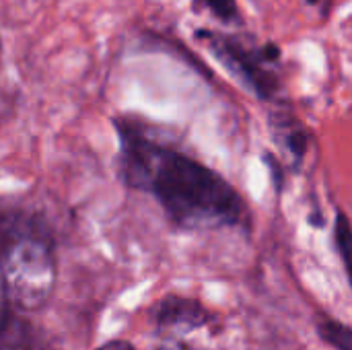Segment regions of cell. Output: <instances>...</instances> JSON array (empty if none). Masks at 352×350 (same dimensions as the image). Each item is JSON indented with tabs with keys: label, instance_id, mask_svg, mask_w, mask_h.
Wrapping results in <instances>:
<instances>
[{
	"label": "cell",
	"instance_id": "cell-2",
	"mask_svg": "<svg viewBox=\"0 0 352 350\" xmlns=\"http://www.w3.org/2000/svg\"><path fill=\"white\" fill-rule=\"evenodd\" d=\"M56 254L47 229L33 217L2 219V299L19 314L43 309L56 287Z\"/></svg>",
	"mask_w": 352,
	"mask_h": 350
},
{
	"label": "cell",
	"instance_id": "cell-3",
	"mask_svg": "<svg viewBox=\"0 0 352 350\" xmlns=\"http://www.w3.org/2000/svg\"><path fill=\"white\" fill-rule=\"evenodd\" d=\"M208 45L212 54L256 95L272 97L278 91V76L272 64L278 60V50L274 45L256 47L243 39L227 35H208Z\"/></svg>",
	"mask_w": 352,
	"mask_h": 350
},
{
	"label": "cell",
	"instance_id": "cell-5",
	"mask_svg": "<svg viewBox=\"0 0 352 350\" xmlns=\"http://www.w3.org/2000/svg\"><path fill=\"white\" fill-rule=\"evenodd\" d=\"M270 128H272V138L278 144V149L291 159L293 165H301V161L305 159L307 151H309V132L301 126L299 120L278 113L270 120Z\"/></svg>",
	"mask_w": 352,
	"mask_h": 350
},
{
	"label": "cell",
	"instance_id": "cell-10",
	"mask_svg": "<svg viewBox=\"0 0 352 350\" xmlns=\"http://www.w3.org/2000/svg\"><path fill=\"white\" fill-rule=\"evenodd\" d=\"M95 350H136L134 344H130L128 340H109L105 344H101L99 349Z\"/></svg>",
	"mask_w": 352,
	"mask_h": 350
},
{
	"label": "cell",
	"instance_id": "cell-6",
	"mask_svg": "<svg viewBox=\"0 0 352 350\" xmlns=\"http://www.w3.org/2000/svg\"><path fill=\"white\" fill-rule=\"evenodd\" d=\"M318 332L324 342H328L336 350H352V326L328 318L318 324Z\"/></svg>",
	"mask_w": 352,
	"mask_h": 350
},
{
	"label": "cell",
	"instance_id": "cell-8",
	"mask_svg": "<svg viewBox=\"0 0 352 350\" xmlns=\"http://www.w3.org/2000/svg\"><path fill=\"white\" fill-rule=\"evenodd\" d=\"M208 6H210V10L214 12V14H219L221 19H231V17H235V10H237V6H235V0H204Z\"/></svg>",
	"mask_w": 352,
	"mask_h": 350
},
{
	"label": "cell",
	"instance_id": "cell-1",
	"mask_svg": "<svg viewBox=\"0 0 352 350\" xmlns=\"http://www.w3.org/2000/svg\"><path fill=\"white\" fill-rule=\"evenodd\" d=\"M120 177L151 194L169 221L184 231H217L248 221L241 194L214 169L171 146L148 126L118 120Z\"/></svg>",
	"mask_w": 352,
	"mask_h": 350
},
{
	"label": "cell",
	"instance_id": "cell-7",
	"mask_svg": "<svg viewBox=\"0 0 352 350\" xmlns=\"http://www.w3.org/2000/svg\"><path fill=\"white\" fill-rule=\"evenodd\" d=\"M334 241H336L338 254L344 262V270H346V276H349L352 287V225L344 212H338V217H336Z\"/></svg>",
	"mask_w": 352,
	"mask_h": 350
},
{
	"label": "cell",
	"instance_id": "cell-9",
	"mask_svg": "<svg viewBox=\"0 0 352 350\" xmlns=\"http://www.w3.org/2000/svg\"><path fill=\"white\" fill-rule=\"evenodd\" d=\"M155 350H188V347H186L182 340H177V338H173V336H167L165 340H161V342L157 344V349Z\"/></svg>",
	"mask_w": 352,
	"mask_h": 350
},
{
	"label": "cell",
	"instance_id": "cell-4",
	"mask_svg": "<svg viewBox=\"0 0 352 350\" xmlns=\"http://www.w3.org/2000/svg\"><path fill=\"white\" fill-rule=\"evenodd\" d=\"M153 320L161 332H194L212 324L214 316L194 297L169 295L159 301Z\"/></svg>",
	"mask_w": 352,
	"mask_h": 350
}]
</instances>
